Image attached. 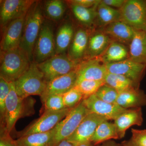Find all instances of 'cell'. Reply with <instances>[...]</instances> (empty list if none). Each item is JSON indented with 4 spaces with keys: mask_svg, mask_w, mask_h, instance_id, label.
<instances>
[{
    "mask_svg": "<svg viewBox=\"0 0 146 146\" xmlns=\"http://www.w3.org/2000/svg\"><path fill=\"white\" fill-rule=\"evenodd\" d=\"M35 100L31 97L22 98L18 96L14 82H11V89L5 102L4 121L1 128L10 134L14 129L16 122L21 118L34 114Z\"/></svg>",
    "mask_w": 146,
    "mask_h": 146,
    "instance_id": "1",
    "label": "cell"
},
{
    "mask_svg": "<svg viewBox=\"0 0 146 146\" xmlns=\"http://www.w3.org/2000/svg\"><path fill=\"white\" fill-rule=\"evenodd\" d=\"M44 22L41 2L35 1L26 15L19 46L27 54L31 63L33 62V52L35 44Z\"/></svg>",
    "mask_w": 146,
    "mask_h": 146,
    "instance_id": "2",
    "label": "cell"
},
{
    "mask_svg": "<svg viewBox=\"0 0 146 146\" xmlns=\"http://www.w3.org/2000/svg\"><path fill=\"white\" fill-rule=\"evenodd\" d=\"M31 62L20 47L1 52L0 77L9 82H14L26 72Z\"/></svg>",
    "mask_w": 146,
    "mask_h": 146,
    "instance_id": "3",
    "label": "cell"
},
{
    "mask_svg": "<svg viewBox=\"0 0 146 146\" xmlns=\"http://www.w3.org/2000/svg\"><path fill=\"white\" fill-rule=\"evenodd\" d=\"M90 112L82 101L72 108L65 117L52 130L50 146H56L72 136L82 120Z\"/></svg>",
    "mask_w": 146,
    "mask_h": 146,
    "instance_id": "4",
    "label": "cell"
},
{
    "mask_svg": "<svg viewBox=\"0 0 146 146\" xmlns=\"http://www.w3.org/2000/svg\"><path fill=\"white\" fill-rule=\"evenodd\" d=\"M13 82L18 96L24 98L32 96H41L47 84L44 74L34 62L31 63L25 74Z\"/></svg>",
    "mask_w": 146,
    "mask_h": 146,
    "instance_id": "5",
    "label": "cell"
},
{
    "mask_svg": "<svg viewBox=\"0 0 146 146\" xmlns=\"http://www.w3.org/2000/svg\"><path fill=\"white\" fill-rule=\"evenodd\" d=\"M120 21L137 31L146 30V0H126L121 8Z\"/></svg>",
    "mask_w": 146,
    "mask_h": 146,
    "instance_id": "6",
    "label": "cell"
},
{
    "mask_svg": "<svg viewBox=\"0 0 146 146\" xmlns=\"http://www.w3.org/2000/svg\"><path fill=\"white\" fill-rule=\"evenodd\" d=\"M80 63L71 60L68 55L63 54H55L37 65L48 82L53 79L76 70Z\"/></svg>",
    "mask_w": 146,
    "mask_h": 146,
    "instance_id": "7",
    "label": "cell"
},
{
    "mask_svg": "<svg viewBox=\"0 0 146 146\" xmlns=\"http://www.w3.org/2000/svg\"><path fill=\"white\" fill-rule=\"evenodd\" d=\"M72 109L66 108L59 111H44L40 117L35 120L23 130L18 132V138L33 133H46L50 131L65 117Z\"/></svg>",
    "mask_w": 146,
    "mask_h": 146,
    "instance_id": "8",
    "label": "cell"
},
{
    "mask_svg": "<svg viewBox=\"0 0 146 146\" xmlns=\"http://www.w3.org/2000/svg\"><path fill=\"white\" fill-rule=\"evenodd\" d=\"M56 54L52 27L44 22L36 39L33 52V61L42 63Z\"/></svg>",
    "mask_w": 146,
    "mask_h": 146,
    "instance_id": "9",
    "label": "cell"
},
{
    "mask_svg": "<svg viewBox=\"0 0 146 146\" xmlns=\"http://www.w3.org/2000/svg\"><path fill=\"white\" fill-rule=\"evenodd\" d=\"M1 1L0 22L3 31L11 21L26 15L35 1L4 0Z\"/></svg>",
    "mask_w": 146,
    "mask_h": 146,
    "instance_id": "10",
    "label": "cell"
},
{
    "mask_svg": "<svg viewBox=\"0 0 146 146\" xmlns=\"http://www.w3.org/2000/svg\"><path fill=\"white\" fill-rule=\"evenodd\" d=\"M106 118L93 112H90L84 119L75 131L67 139L75 146L91 142L92 136L100 123Z\"/></svg>",
    "mask_w": 146,
    "mask_h": 146,
    "instance_id": "11",
    "label": "cell"
},
{
    "mask_svg": "<svg viewBox=\"0 0 146 146\" xmlns=\"http://www.w3.org/2000/svg\"><path fill=\"white\" fill-rule=\"evenodd\" d=\"M105 65L108 72L127 78L133 81L138 88L146 69L145 64L136 63L129 58L121 62Z\"/></svg>",
    "mask_w": 146,
    "mask_h": 146,
    "instance_id": "12",
    "label": "cell"
},
{
    "mask_svg": "<svg viewBox=\"0 0 146 146\" xmlns=\"http://www.w3.org/2000/svg\"><path fill=\"white\" fill-rule=\"evenodd\" d=\"M77 70L76 82L82 80L104 81L108 73L105 64L100 57L82 60L79 64Z\"/></svg>",
    "mask_w": 146,
    "mask_h": 146,
    "instance_id": "13",
    "label": "cell"
},
{
    "mask_svg": "<svg viewBox=\"0 0 146 146\" xmlns=\"http://www.w3.org/2000/svg\"><path fill=\"white\" fill-rule=\"evenodd\" d=\"M26 15L11 21L3 30L1 52L8 51L20 46Z\"/></svg>",
    "mask_w": 146,
    "mask_h": 146,
    "instance_id": "14",
    "label": "cell"
},
{
    "mask_svg": "<svg viewBox=\"0 0 146 146\" xmlns=\"http://www.w3.org/2000/svg\"><path fill=\"white\" fill-rule=\"evenodd\" d=\"M77 80V70L53 79L47 82L45 91L40 96L42 103L47 98L54 95H63L74 88Z\"/></svg>",
    "mask_w": 146,
    "mask_h": 146,
    "instance_id": "15",
    "label": "cell"
},
{
    "mask_svg": "<svg viewBox=\"0 0 146 146\" xmlns=\"http://www.w3.org/2000/svg\"><path fill=\"white\" fill-rule=\"evenodd\" d=\"M91 112L102 116L107 120H114L126 109L117 104L108 103L100 100L95 94L82 100Z\"/></svg>",
    "mask_w": 146,
    "mask_h": 146,
    "instance_id": "16",
    "label": "cell"
},
{
    "mask_svg": "<svg viewBox=\"0 0 146 146\" xmlns=\"http://www.w3.org/2000/svg\"><path fill=\"white\" fill-rule=\"evenodd\" d=\"M143 121L141 108L126 109L114 120L119 139L124 137L126 131L131 127L141 126Z\"/></svg>",
    "mask_w": 146,
    "mask_h": 146,
    "instance_id": "17",
    "label": "cell"
},
{
    "mask_svg": "<svg viewBox=\"0 0 146 146\" xmlns=\"http://www.w3.org/2000/svg\"><path fill=\"white\" fill-rule=\"evenodd\" d=\"M89 30L81 28L75 31L67 54L71 60L80 63L84 60L91 34Z\"/></svg>",
    "mask_w": 146,
    "mask_h": 146,
    "instance_id": "18",
    "label": "cell"
},
{
    "mask_svg": "<svg viewBox=\"0 0 146 146\" xmlns=\"http://www.w3.org/2000/svg\"><path fill=\"white\" fill-rule=\"evenodd\" d=\"M103 31L111 38L126 46H129L136 30L123 21H116L108 25Z\"/></svg>",
    "mask_w": 146,
    "mask_h": 146,
    "instance_id": "19",
    "label": "cell"
},
{
    "mask_svg": "<svg viewBox=\"0 0 146 146\" xmlns=\"http://www.w3.org/2000/svg\"><path fill=\"white\" fill-rule=\"evenodd\" d=\"M112 42L111 38L103 30L91 33L83 60L100 57Z\"/></svg>",
    "mask_w": 146,
    "mask_h": 146,
    "instance_id": "20",
    "label": "cell"
},
{
    "mask_svg": "<svg viewBox=\"0 0 146 146\" xmlns=\"http://www.w3.org/2000/svg\"><path fill=\"white\" fill-rule=\"evenodd\" d=\"M116 104L125 109L146 106V94L139 89L131 88L119 93Z\"/></svg>",
    "mask_w": 146,
    "mask_h": 146,
    "instance_id": "21",
    "label": "cell"
},
{
    "mask_svg": "<svg viewBox=\"0 0 146 146\" xmlns=\"http://www.w3.org/2000/svg\"><path fill=\"white\" fill-rule=\"evenodd\" d=\"M129 59L134 62L146 65V32H135L129 45Z\"/></svg>",
    "mask_w": 146,
    "mask_h": 146,
    "instance_id": "22",
    "label": "cell"
},
{
    "mask_svg": "<svg viewBox=\"0 0 146 146\" xmlns=\"http://www.w3.org/2000/svg\"><path fill=\"white\" fill-rule=\"evenodd\" d=\"M75 31L72 24L65 22L58 29L55 37L56 54H65L68 50Z\"/></svg>",
    "mask_w": 146,
    "mask_h": 146,
    "instance_id": "23",
    "label": "cell"
},
{
    "mask_svg": "<svg viewBox=\"0 0 146 146\" xmlns=\"http://www.w3.org/2000/svg\"><path fill=\"white\" fill-rule=\"evenodd\" d=\"M100 58L105 65L121 62L129 58V49L125 45L112 41Z\"/></svg>",
    "mask_w": 146,
    "mask_h": 146,
    "instance_id": "24",
    "label": "cell"
},
{
    "mask_svg": "<svg viewBox=\"0 0 146 146\" xmlns=\"http://www.w3.org/2000/svg\"><path fill=\"white\" fill-rule=\"evenodd\" d=\"M119 139L114 123L105 121L100 123L91 140L94 146L97 145L112 139Z\"/></svg>",
    "mask_w": 146,
    "mask_h": 146,
    "instance_id": "25",
    "label": "cell"
},
{
    "mask_svg": "<svg viewBox=\"0 0 146 146\" xmlns=\"http://www.w3.org/2000/svg\"><path fill=\"white\" fill-rule=\"evenodd\" d=\"M99 4L90 8H86L72 4H68L70 7L73 15L77 21L84 26L90 28L96 23L97 16V8Z\"/></svg>",
    "mask_w": 146,
    "mask_h": 146,
    "instance_id": "26",
    "label": "cell"
},
{
    "mask_svg": "<svg viewBox=\"0 0 146 146\" xmlns=\"http://www.w3.org/2000/svg\"><path fill=\"white\" fill-rule=\"evenodd\" d=\"M97 16L96 22L98 25L102 27L116 21H120L119 9L112 8L105 4L102 1L97 8Z\"/></svg>",
    "mask_w": 146,
    "mask_h": 146,
    "instance_id": "27",
    "label": "cell"
},
{
    "mask_svg": "<svg viewBox=\"0 0 146 146\" xmlns=\"http://www.w3.org/2000/svg\"><path fill=\"white\" fill-rule=\"evenodd\" d=\"M52 130L46 133H36L20 137L14 142L16 146H50Z\"/></svg>",
    "mask_w": 146,
    "mask_h": 146,
    "instance_id": "28",
    "label": "cell"
},
{
    "mask_svg": "<svg viewBox=\"0 0 146 146\" xmlns=\"http://www.w3.org/2000/svg\"><path fill=\"white\" fill-rule=\"evenodd\" d=\"M104 82L106 84L115 89L119 94L131 88L139 89L130 79L117 74L108 73Z\"/></svg>",
    "mask_w": 146,
    "mask_h": 146,
    "instance_id": "29",
    "label": "cell"
},
{
    "mask_svg": "<svg viewBox=\"0 0 146 146\" xmlns=\"http://www.w3.org/2000/svg\"><path fill=\"white\" fill-rule=\"evenodd\" d=\"M66 6L61 0H49L45 2L44 11L47 17L53 21H58L65 13Z\"/></svg>",
    "mask_w": 146,
    "mask_h": 146,
    "instance_id": "30",
    "label": "cell"
},
{
    "mask_svg": "<svg viewBox=\"0 0 146 146\" xmlns=\"http://www.w3.org/2000/svg\"><path fill=\"white\" fill-rule=\"evenodd\" d=\"M104 84V80H82L77 82L74 88L82 94L84 100L96 94Z\"/></svg>",
    "mask_w": 146,
    "mask_h": 146,
    "instance_id": "31",
    "label": "cell"
},
{
    "mask_svg": "<svg viewBox=\"0 0 146 146\" xmlns=\"http://www.w3.org/2000/svg\"><path fill=\"white\" fill-rule=\"evenodd\" d=\"M11 82L0 77V114L1 123H2L1 126L3 125L4 121L5 102L10 92Z\"/></svg>",
    "mask_w": 146,
    "mask_h": 146,
    "instance_id": "32",
    "label": "cell"
},
{
    "mask_svg": "<svg viewBox=\"0 0 146 146\" xmlns=\"http://www.w3.org/2000/svg\"><path fill=\"white\" fill-rule=\"evenodd\" d=\"M119 94L115 89L104 84L100 87L95 94L99 99L103 101L116 104Z\"/></svg>",
    "mask_w": 146,
    "mask_h": 146,
    "instance_id": "33",
    "label": "cell"
},
{
    "mask_svg": "<svg viewBox=\"0 0 146 146\" xmlns=\"http://www.w3.org/2000/svg\"><path fill=\"white\" fill-rule=\"evenodd\" d=\"M63 102L66 108H73L83 100L82 94L73 88L63 95Z\"/></svg>",
    "mask_w": 146,
    "mask_h": 146,
    "instance_id": "34",
    "label": "cell"
},
{
    "mask_svg": "<svg viewBox=\"0 0 146 146\" xmlns=\"http://www.w3.org/2000/svg\"><path fill=\"white\" fill-rule=\"evenodd\" d=\"M44 111H59L65 109L63 102V95H54L47 98L43 103Z\"/></svg>",
    "mask_w": 146,
    "mask_h": 146,
    "instance_id": "35",
    "label": "cell"
},
{
    "mask_svg": "<svg viewBox=\"0 0 146 146\" xmlns=\"http://www.w3.org/2000/svg\"><path fill=\"white\" fill-rule=\"evenodd\" d=\"M131 141L136 146H146V129H131Z\"/></svg>",
    "mask_w": 146,
    "mask_h": 146,
    "instance_id": "36",
    "label": "cell"
},
{
    "mask_svg": "<svg viewBox=\"0 0 146 146\" xmlns=\"http://www.w3.org/2000/svg\"><path fill=\"white\" fill-rule=\"evenodd\" d=\"M0 146H16L14 140L3 128L1 129Z\"/></svg>",
    "mask_w": 146,
    "mask_h": 146,
    "instance_id": "37",
    "label": "cell"
},
{
    "mask_svg": "<svg viewBox=\"0 0 146 146\" xmlns=\"http://www.w3.org/2000/svg\"><path fill=\"white\" fill-rule=\"evenodd\" d=\"M100 0H71L66 1L68 4L76 5L86 8L93 7L101 2Z\"/></svg>",
    "mask_w": 146,
    "mask_h": 146,
    "instance_id": "38",
    "label": "cell"
},
{
    "mask_svg": "<svg viewBox=\"0 0 146 146\" xmlns=\"http://www.w3.org/2000/svg\"><path fill=\"white\" fill-rule=\"evenodd\" d=\"M126 0H102L105 4L112 8H121L123 5Z\"/></svg>",
    "mask_w": 146,
    "mask_h": 146,
    "instance_id": "39",
    "label": "cell"
},
{
    "mask_svg": "<svg viewBox=\"0 0 146 146\" xmlns=\"http://www.w3.org/2000/svg\"><path fill=\"white\" fill-rule=\"evenodd\" d=\"M94 146H120V144H118L115 141L110 140V141L104 142L100 145Z\"/></svg>",
    "mask_w": 146,
    "mask_h": 146,
    "instance_id": "40",
    "label": "cell"
},
{
    "mask_svg": "<svg viewBox=\"0 0 146 146\" xmlns=\"http://www.w3.org/2000/svg\"><path fill=\"white\" fill-rule=\"evenodd\" d=\"M56 146H75V145L67 140H65L60 142Z\"/></svg>",
    "mask_w": 146,
    "mask_h": 146,
    "instance_id": "41",
    "label": "cell"
},
{
    "mask_svg": "<svg viewBox=\"0 0 146 146\" xmlns=\"http://www.w3.org/2000/svg\"><path fill=\"white\" fill-rule=\"evenodd\" d=\"M120 146H136L130 140L128 141H124L120 144Z\"/></svg>",
    "mask_w": 146,
    "mask_h": 146,
    "instance_id": "42",
    "label": "cell"
},
{
    "mask_svg": "<svg viewBox=\"0 0 146 146\" xmlns=\"http://www.w3.org/2000/svg\"><path fill=\"white\" fill-rule=\"evenodd\" d=\"M75 146H94L91 142L89 143H85L79 144Z\"/></svg>",
    "mask_w": 146,
    "mask_h": 146,
    "instance_id": "43",
    "label": "cell"
},
{
    "mask_svg": "<svg viewBox=\"0 0 146 146\" xmlns=\"http://www.w3.org/2000/svg\"><path fill=\"white\" fill-rule=\"evenodd\" d=\"M145 32H146V31H145Z\"/></svg>",
    "mask_w": 146,
    "mask_h": 146,
    "instance_id": "44",
    "label": "cell"
}]
</instances>
